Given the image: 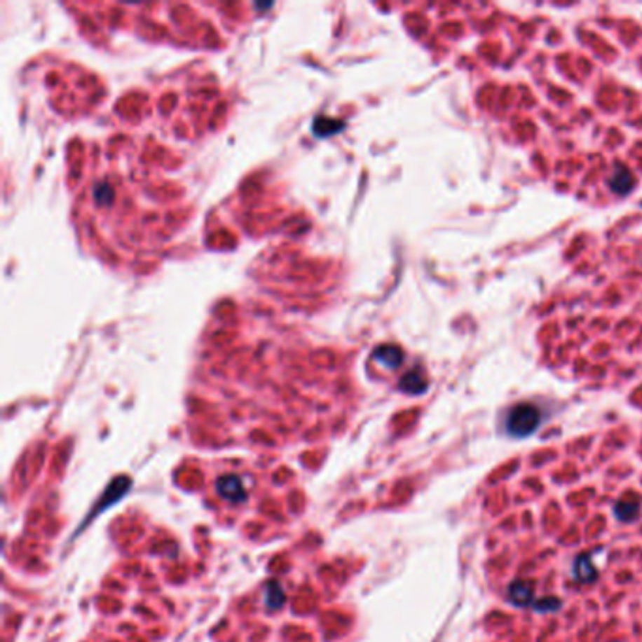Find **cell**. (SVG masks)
Instances as JSON below:
<instances>
[{"label":"cell","mask_w":642,"mask_h":642,"mask_svg":"<svg viewBox=\"0 0 642 642\" xmlns=\"http://www.w3.org/2000/svg\"><path fill=\"white\" fill-rule=\"evenodd\" d=\"M608 186L614 194H629L635 189V175L624 166H616L613 177L608 181Z\"/></svg>","instance_id":"277c9868"},{"label":"cell","mask_w":642,"mask_h":642,"mask_svg":"<svg viewBox=\"0 0 642 642\" xmlns=\"http://www.w3.org/2000/svg\"><path fill=\"white\" fill-rule=\"evenodd\" d=\"M399 388L407 394H422L428 388V381L424 378L421 369H413L409 371L399 383Z\"/></svg>","instance_id":"8992f818"},{"label":"cell","mask_w":642,"mask_h":642,"mask_svg":"<svg viewBox=\"0 0 642 642\" xmlns=\"http://www.w3.org/2000/svg\"><path fill=\"white\" fill-rule=\"evenodd\" d=\"M221 490L224 493H226V496H228L230 499H240L241 496H243V488H241L240 480L234 479V477H230V479L222 480Z\"/></svg>","instance_id":"9c48e42d"},{"label":"cell","mask_w":642,"mask_h":642,"mask_svg":"<svg viewBox=\"0 0 642 642\" xmlns=\"http://www.w3.org/2000/svg\"><path fill=\"white\" fill-rule=\"evenodd\" d=\"M542 413L533 403H518L510 409L505 418V430L512 437H529L539 430Z\"/></svg>","instance_id":"6da1fadb"},{"label":"cell","mask_w":642,"mask_h":642,"mask_svg":"<svg viewBox=\"0 0 642 642\" xmlns=\"http://www.w3.org/2000/svg\"><path fill=\"white\" fill-rule=\"evenodd\" d=\"M573 575H575L576 582H582V584H592L597 580V569L592 564V554H580V556H576L575 565H573Z\"/></svg>","instance_id":"3957f363"},{"label":"cell","mask_w":642,"mask_h":642,"mask_svg":"<svg viewBox=\"0 0 642 642\" xmlns=\"http://www.w3.org/2000/svg\"><path fill=\"white\" fill-rule=\"evenodd\" d=\"M559 606H561V603L558 599H554V597L539 599L533 603V608L539 610V613H556V610H559Z\"/></svg>","instance_id":"30bf717a"},{"label":"cell","mask_w":642,"mask_h":642,"mask_svg":"<svg viewBox=\"0 0 642 642\" xmlns=\"http://www.w3.org/2000/svg\"><path fill=\"white\" fill-rule=\"evenodd\" d=\"M375 358H377L383 366H386L388 369H396L402 366L403 362V353L402 348L394 347V345H386L375 350Z\"/></svg>","instance_id":"5b68a950"},{"label":"cell","mask_w":642,"mask_h":642,"mask_svg":"<svg viewBox=\"0 0 642 642\" xmlns=\"http://www.w3.org/2000/svg\"><path fill=\"white\" fill-rule=\"evenodd\" d=\"M509 601L514 606H533L535 584L529 580H517L509 586Z\"/></svg>","instance_id":"7a4b0ae2"},{"label":"cell","mask_w":642,"mask_h":642,"mask_svg":"<svg viewBox=\"0 0 642 642\" xmlns=\"http://www.w3.org/2000/svg\"><path fill=\"white\" fill-rule=\"evenodd\" d=\"M638 510H641V507H638L636 501L620 499V501H616V505H614V514H616V518L622 520V522H631V520H635L636 514H638Z\"/></svg>","instance_id":"ba28073f"},{"label":"cell","mask_w":642,"mask_h":642,"mask_svg":"<svg viewBox=\"0 0 642 642\" xmlns=\"http://www.w3.org/2000/svg\"><path fill=\"white\" fill-rule=\"evenodd\" d=\"M341 128V121L328 119V117H318V119H315V125H313V132L317 134L318 138H326V136H330V134L339 132Z\"/></svg>","instance_id":"52a82bcc"}]
</instances>
